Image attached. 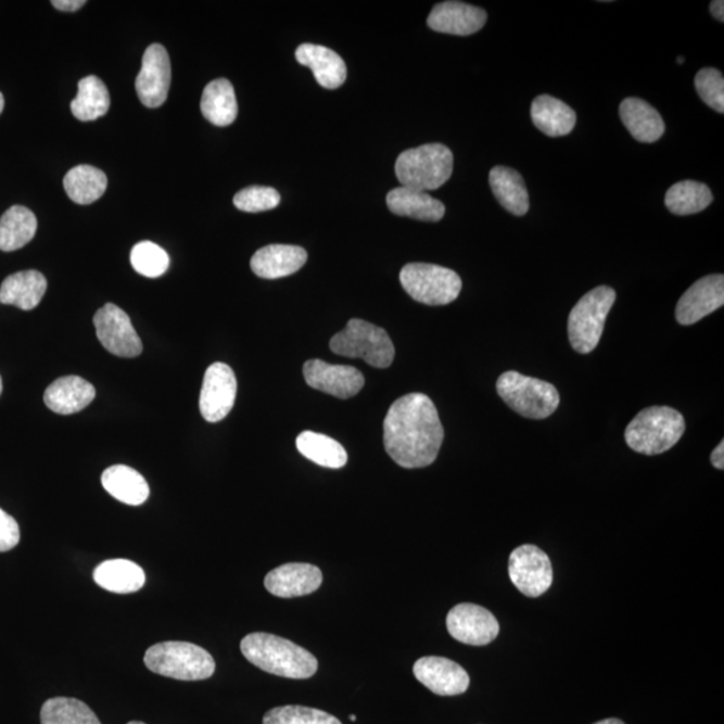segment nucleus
<instances>
[{"label": "nucleus", "mask_w": 724, "mask_h": 724, "mask_svg": "<svg viewBox=\"0 0 724 724\" xmlns=\"http://www.w3.org/2000/svg\"><path fill=\"white\" fill-rule=\"evenodd\" d=\"M38 228L37 216L23 205H13L0 218V251H11L25 247L36 237Z\"/></svg>", "instance_id": "obj_31"}, {"label": "nucleus", "mask_w": 724, "mask_h": 724, "mask_svg": "<svg viewBox=\"0 0 724 724\" xmlns=\"http://www.w3.org/2000/svg\"><path fill=\"white\" fill-rule=\"evenodd\" d=\"M307 261L305 249L290 244H270L256 251L251 258V270L264 279H278L293 276L304 267Z\"/></svg>", "instance_id": "obj_20"}, {"label": "nucleus", "mask_w": 724, "mask_h": 724, "mask_svg": "<svg viewBox=\"0 0 724 724\" xmlns=\"http://www.w3.org/2000/svg\"><path fill=\"white\" fill-rule=\"evenodd\" d=\"M511 583L522 595L535 598L543 596L552 584L550 558L534 545H522L509 558Z\"/></svg>", "instance_id": "obj_10"}, {"label": "nucleus", "mask_w": 724, "mask_h": 724, "mask_svg": "<svg viewBox=\"0 0 724 724\" xmlns=\"http://www.w3.org/2000/svg\"><path fill=\"white\" fill-rule=\"evenodd\" d=\"M677 64H681V65L684 64V59H683V56H679V59H677Z\"/></svg>", "instance_id": "obj_48"}, {"label": "nucleus", "mask_w": 724, "mask_h": 724, "mask_svg": "<svg viewBox=\"0 0 724 724\" xmlns=\"http://www.w3.org/2000/svg\"><path fill=\"white\" fill-rule=\"evenodd\" d=\"M4 110V97L2 93H0V113H2Z\"/></svg>", "instance_id": "obj_46"}, {"label": "nucleus", "mask_w": 724, "mask_h": 724, "mask_svg": "<svg viewBox=\"0 0 724 724\" xmlns=\"http://www.w3.org/2000/svg\"><path fill=\"white\" fill-rule=\"evenodd\" d=\"M94 327L101 345L114 356L134 358L141 355L142 342L129 316L118 306L106 304L96 313Z\"/></svg>", "instance_id": "obj_11"}, {"label": "nucleus", "mask_w": 724, "mask_h": 724, "mask_svg": "<svg viewBox=\"0 0 724 724\" xmlns=\"http://www.w3.org/2000/svg\"><path fill=\"white\" fill-rule=\"evenodd\" d=\"M67 196L77 204H91L104 195L107 178L101 169L91 165H77L68 170L64 179Z\"/></svg>", "instance_id": "obj_34"}, {"label": "nucleus", "mask_w": 724, "mask_h": 724, "mask_svg": "<svg viewBox=\"0 0 724 724\" xmlns=\"http://www.w3.org/2000/svg\"><path fill=\"white\" fill-rule=\"evenodd\" d=\"M454 155L443 144H424L401 153L395 173L402 187L429 192L437 190L452 178Z\"/></svg>", "instance_id": "obj_4"}, {"label": "nucleus", "mask_w": 724, "mask_h": 724, "mask_svg": "<svg viewBox=\"0 0 724 724\" xmlns=\"http://www.w3.org/2000/svg\"><path fill=\"white\" fill-rule=\"evenodd\" d=\"M487 13L463 2H443L432 9L427 25L433 31L467 37L482 30Z\"/></svg>", "instance_id": "obj_18"}, {"label": "nucleus", "mask_w": 724, "mask_h": 724, "mask_svg": "<svg viewBox=\"0 0 724 724\" xmlns=\"http://www.w3.org/2000/svg\"><path fill=\"white\" fill-rule=\"evenodd\" d=\"M299 64L310 67L322 88L339 89L346 81L347 68L344 60L335 51L325 46L304 43L295 50Z\"/></svg>", "instance_id": "obj_21"}, {"label": "nucleus", "mask_w": 724, "mask_h": 724, "mask_svg": "<svg viewBox=\"0 0 724 724\" xmlns=\"http://www.w3.org/2000/svg\"><path fill=\"white\" fill-rule=\"evenodd\" d=\"M42 724H101L88 704L73 698H53L41 710Z\"/></svg>", "instance_id": "obj_36"}, {"label": "nucleus", "mask_w": 724, "mask_h": 724, "mask_svg": "<svg viewBox=\"0 0 724 724\" xmlns=\"http://www.w3.org/2000/svg\"><path fill=\"white\" fill-rule=\"evenodd\" d=\"M384 447L403 469H423L436 460L444 439L437 409L424 393L397 398L384 420Z\"/></svg>", "instance_id": "obj_1"}, {"label": "nucleus", "mask_w": 724, "mask_h": 724, "mask_svg": "<svg viewBox=\"0 0 724 724\" xmlns=\"http://www.w3.org/2000/svg\"><path fill=\"white\" fill-rule=\"evenodd\" d=\"M3 392V383H2V378H0V396H2Z\"/></svg>", "instance_id": "obj_47"}, {"label": "nucleus", "mask_w": 724, "mask_h": 724, "mask_svg": "<svg viewBox=\"0 0 724 724\" xmlns=\"http://www.w3.org/2000/svg\"><path fill=\"white\" fill-rule=\"evenodd\" d=\"M595 724H625L623 721L615 720V717H609V720H604Z\"/></svg>", "instance_id": "obj_45"}, {"label": "nucleus", "mask_w": 724, "mask_h": 724, "mask_svg": "<svg viewBox=\"0 0 724 724\" xmlns=\"http://www.w3.org/2000/svg\"><path fill=\"white\" fill-rule=\"evenodd\" d=\"M264 724H342L322 710L304 706H282L266 712Z\"/></svg>", "instance_id": "obj_38"}, {"label": "nucleus", "mask_w": 724, "mask_h": 724, "mask_svg": "<svg viewBox=\"0 0 724 724\" xmlns=\"http://www.w3.org/2000/svg\"><path fill=\"white\" fill-rule=\"evenodd\" d=\"M710 11L715 20L720 22L724 21V2H722V0H714V2H711Z\"/></svg>", "instance_id": "obj_44"}, {"label": "nucleus", "mask_w": 724, "mask_h": 724, "mask_svg": "<svg viewBox=\"0 0 724 724\" xmlns=\"http://www.w3.org/2000/svg\"><path fill=\"white\" fill-rule=\"evenodd\" d=\"M21 532L18 522L8 512L0 509V552L14 549L20 544Z\"/></svg>", "instance_id": "obj_41"}, {"label": "nucleus", "mask_w": 724, "mask_h": 724, "mask_svg": "<svg viewBox=\"0 0 724 724\" xmlns=\"http://www.w3.org/2000/svg\"><path fill=\"white\" fill-rule=\"evenodd\" d=\"M241 651L251 664L288 679H309L318 670V660L307 649L264 632L244 637Z\"/></svg>", "instance_id": "obj_2"}, {"label": "nucleus", "mask_w": 724, "mask_h": 724, "mask_svg": "<svg viewBox=\"0 0 724 724\" xmlns=\"http://www.w3.org/2000/svg\"><path fill=\"white\" fill-rule=\"evenodd\" d=\"M130 264L141 276L158 278L169 269V256L158 244L145 241L137 243L132 249Z\"/></svg>", "instance_id": "obj_37"}, {"label": "nucleus", "mask_w": 724, "mask_h": 724, "mask_svg": "<svg viewBox=\"0 0 724 724\" xmlns=\"http://www.w3.org/2000/svg\"><path fill=\"white\" fill-rule=\"evenodd\" d=\"M724 304V277L707 276L695 282L683 294L676 306V319L681 325H694L721 309Z\"/></svg>", "instance_id": "obj_17"}, {"label": "nucleus", "mask_w": 724, "mask_h": 724, "mask_svg": "<svg viewBox=\"0 0 724 724\" xmlns=\"http://www.w3.org/2000/svg\"><path fill=\"white\" fill-rule=\"evenodd\" d=\"M712 192L703 182L684 180L676 182L666 192V208L675 215H694L702 213L712 203Z\"/></svg>", "instance_id": "obj_35"}, {"label": "nucleus", "mask_w": 724, "mask_h": 724, "mask_svg": "<svg viewBox=\"0 0 724 724\" xmlns=\"http://www.w3.org/2000/svg\"><path fill=\"white\" fill-rule=\"evenodd\" d=\"M170 61L164 46L153 43L142 56V66L136 78L137 96L147 107L162 106L170 87Z\"/></svg>", "instance_id": "obj_14"}, {"label": "nucleus", "mask_w": 724, "mask_h": 724, "mask_svg": "<svg viewBox=\"0 0 724 724\" xmlns=\"http://www.w3.org/2000/svg\"><path fill=\"white\" fill-rule=\"evenodd\" d=\"M532 119L541 132L550 137L567 136L575 127V112L551 96H539L532 104Z\"/></svg>", "instance_id": "obj_27"}, {"label": "nucleus", "mask_w": 724, "mask_h": 724, "mask_svg": "<svg viewBox=\"0 0 724 724\" xmlns=\"http://www.w3.org/2000/svg\"><path fill=\"white\" fill-rule=\"evenodd\" d=\"M51 4H53L56 10L74 13V11L81 9L87 2H85V0H53Z\"/></svg>", "instance_id": "obj_42"}, {"label": "nucleus", "mask_w": 724, "mask_h": 724, "mask_svg": "<svg viewBox=\"0 0 724 724\" xmlns=\"http://www.w3.org/2000/svg\"><path fill=\"white\" fill-rule=\"evenodd\" d=\"M447 630L455 640L475 647L487 646L499 635L494 614L470 602L459 604L449 611Z\"/></svg>", "instance_id": "obj_12"}, {"label": "nucleus", "mask_w": 724, "mask_h": 724, "mask_svg": "<svg viewBox=\"0 0 724 724\" xmlns=\"http://www.w3.org/2000/svg\"><path fill=\"white\" fill-rule=\"evenodd\" d=\"M102 486L119 501L129 506L145 504L150 497V486L145 478L128 466H112L101 477Z\"/></svg>", "instance_id": "obj_26"}, {"label": "nucleus", "mask_w": 724, "mask_h": 724, "mask_svg": "<svg viewBox=\"0 0 724 724\" xmlns=\"http://www.w3.org/2000/svg\"><path fill=\"white\" fill-rule=\"evenodd\" d=\"M296 448L306 459L315 461L325 469H342L347 463L345 448L338 441L313 431L300 433Z\"/></svg>", "instance_id": "obj_33"}, {"label": "nucleus", "mask_w": 724, "mask_h": 724, "mask_svg": "<svg viewBox=\"0 0 724 724\" xmlns=\"http://www.w3.org/2000/svg\"><path fill=\"white\" fill-rule=\"evenodd\" d=\"M128 724H145V723H142V722H129Z\"/></svg>", "instance_id": "obj_50"}, {"label": "nucleus", "mask_w": 724, "mask_h": 724, "mask_svg": "<svg viewBox=\"0 0 724 724\" xmlns=\"http://www.w3.org/2000/svg\"><path fill=\"white\" fill-rule=\"evenodd\" d=\"M237 378L231 367L224 363L211 365L204 374L199 407L204 420L218 423L231 412L237 398Z\"/></svg>", "instance_id": "obj_13"}, {"label": "nucleus", "mask_w": 724, "mask_h": 724, "mask_svg": "<svg viewBox=\"0 0 724 724\" xmlns=\"http://www.w3.org/2000/svg\"><path fill=\"white\" fill-rule=\"evenodd\" d=\"M350 720H351L352 722H356V721H357V716H356V715H351V716H350Z\"/></svg>", "instance_id": "obj_49"}, {"label": "nucleus", "mask_w": 724, "mask_h": 724, "mask_svg": "<svg viewBox=\"0 0 724 724\" xmlns=\"http://www.w3.org/2000/svg\"><path fill=\"white\" fill-rule=\"evenodd\" d=\"M414 675L439 697H455L470 687V676L463 666L441 657H425L416 661Z\"/></svg>", "instance_id": "obj_16"}, {"label": "nucleus", "mask_w": 724, "mask_h": 724, "mask_svg": "<svg viewBox=\"0 0 724 724\" xmlns=\"http://www.w3.org/2000/svg\"><path fill=\"white\" fill-rule=\"evenodd\" d=\"M498 395L507 406L523 418L543 420L560 406V393L547 381L529 378L509 370L497 381Z\"/></svg>", "instance_id": "obj_6"}, {"label": "nucleus", "mask_w": 724, "mask_h": 724, "mask_svg": "<svg viewBox=\"0 0 724 724\" xmlns=\"http://www.w3.org/2000/svg\"><path fill=\"white\" fill-rule=\"evenodd\" d=\"M711 463L717 470H724V442L722 441L711 454Z\"/></svg>", "instance_id": "obj_43"}, {"label": "nucleus", "mask_w": 724, "mask_h": 724, "mask_svg": "<svg viewBox=\"0 0 724 724\" xmlns=\"http://www.w3.org/2000/svg\"><path fill=\"white\" fill-rule=\"evenodd\" d=\"M147 669L170 679L196 682L214 675L215 660L204 648L186 642H165L145 652Z\"/></svg>", "instance_id": "obj_5"}, {"label": "nucleus", "mask_w": 724, "mask_h": 724, "mask_svg": "<svg viewBox=\"0 0 724 724\" xmlns=\"http://www.w3.org/2000/svg\"><path fill=\"white\" fill-rule=\"evenodd\" d=\"M281 195L271 187H247L233 196V205L243 213H264L278 207Z\"/></svg>", "instance_id": "obj_39"}, {"label": "nucleus", "mask_w": 724, "mask_h": 724, "mask_svg": "<svg viewBox=\"0 0 724 724\" xmlns=\"http://www.w3.org/2000/svg\"><path fill=\"white\" fill-rule=\"evenodd\" d=\"M94 386L78 376L55 380L45 392L46 407L59 415L81 412L94 401Z\"/></svg>", "instance_id": "obj_22"}, {"label": "nucleus", "mask_w": 724, "mask_h": 724, "mask_svg": "<svg viewBox=\"0 0 724 724\" xmlns=\"http://www.w3.org/2000/svg\"><path fill=\"white\" fill-rule=\"evenodd\" d=\"M619 112L621 122L637 141L649 144V142L658 141L664 135L663 118L648 102L631 97L621 102Z\"/></svg>", "instance_id": "obj_25"}, {"label": "nucleus", "mask_w": 724, "mask_h": 724, "mask_svg": "<svg viewBox=\"0 0 724 724\" xmlns=\"http://www.w3.org/2000/svg\"><path fill=\"white\" fill-rule=\"evenodd\" d=\"M386 205L392 214L421 221H439L446 214L444 204L429 192L410 190L407 187H398L388 192Z\"/></svg>", "instance_id": "obj_24"}, {"label": "nucleus", "mask_w": 724, "mask_h": 724, "mask_svg": "<svg viewBox=\"0 0 724 724\" xmlns=\"http://www.w3.org/2000/svg\"><path fill=\"white\" fill-rule=\"evenodd\" d=\"M111 106L110 90L99 77L88 76L78 82V93L71 110L79 122H96L104 117Z\"/></svg>", "instance_id": "obj_32"}, {"label": "nucleus", "mask_w": 724, "mask_h": 724, "mask_svg": "<svg viewBox=\"0 0 724 724\" xmlns=\"http://www.w3.org/2000/svg\"><path fill=\"white\" fill-rule=\"evenodd\" d=\"M490 187L501 207L512 215L528 214L530 203L528 188L520 173L509 167H494L490 173Z\"/></svg>", "instance_id": "obj_29"}, {"label": "nucleus", "mask_w": 724, "mask_h": 724, "mask_svg": "<svg viewBox=\"0 0 724 724\" xmlns=\"http://www.w3.org/2000/svg\"><path fill=\"white\" fill-rule=\"evenodd\" d=\"M48 290V281L42 272L27 270L11 274L0 287V304L13 305L21 310H33L41 304Z\"/></svg>", "instance_id": "obj_23"}, {"label": "nucleus", "mask_w": 724, "mask_h": 724, "mask_svg": "<svg viewBox=\"0 0 724 724\" xmlns=\"http://www.w3.org/2000/svg\"><path fill=\"white\" fill-rule=\"evenodd\" d=\"M322 584V572L310 563H284L266 575L265 586L271 595L294 598L310 595Z\"/></svg>", "instance_id": "obj_19"}, {"label": "nucleus", "mask_w": 724, "mask_h": 724, "mask_svg": "<svg viewBox=\"0 0 724 724\" xmlns=\"http://www.w3.org/2000/svg\"><path fill=\"white\" fill-rule=\"evenodd\" d=\"M330 350L339 356L363 358L370 367L379 369L391 367L395 358L390 334L357 318H352L346 328L330 340Z\"/></svg>", "instance_id": "obj_7"}, {"label": "nucleus", "mask_w": 724, "mask_h": 724, "mask_svg": "<svg viewBox=\"0 0 724 724\" xmlns=\"http://www.w3.org/2000/svg\"><path fill=\"white\" fill-rule=\"evenodd\" d=\"M205 119L216 127H228L238 116L236 90L226 78L215 79L205 87L201 101Z\"/></svg>", "instance_id": "obj_30"}, {"label": "nucleus", "mask_w": 724, "mask_h": 724, "mask_svg": "<svg viewBox=\"0 0 724 724\" xmlns=\"http://www.w3.org/2000/svg\"><path fill=\"white\" fill-rule=\"evenodd\" d=\"M402 287L416 302L429 306L452 304L461 292L454 270L431 264H408L401 271Z\"/></svg>", "instance_id": "obj_9"}, {"label": "nucleus", "mask_w": 724, "mask_h": 724, "mask_svg": "<svg viewBox=\"0 0 724 724\" xmlns=\"http://www.w3.org/2000/svg\"><path fill=\"white\" fill-rule=\"evenodd\" d=\"M614 301L615 292L612 288L598 287L573 307L568 319V334L575 352L588 355L596 350Z\"/></svg>", "instance_id": "obj_8"}, {"label": "nucleus", "mask_w": 724, "mask_h": 724, "mask_svg": "<svg viewBox=\"0 0 724 724\" xmlns=\"http://www.w3.org/2000/svg\"><path fill=\"white\" fill-rule=\"evenodd\" d=\"M304 376L307 385L344 401L356 396L365 385L360 370L350 365L309 360L304 365Z\"/></svg>", "instance_id": "obj_15"}, {"label": "nucleus", "mask_w": 724, "mask_h": 724, "mask_svg": "<svg viewBox=\"0 0 724 724\" xmlns=\"http://www.w3.org/2000/svg\"><path fill=\"white\" fill-rule=\"evenodd\" d=\"M96 584L117 595L139 592L145 584V573L129 560H110L100 563L93 573Z\"/></svg>", "instance_id": "obj_28"}, {"label": "nucleus", "mask_w": 724, "mask_h": 724, "mask_svg": "<svg viewBox=\"0 0 724 724\" xmlns=\"http://www.w3.org/2000/svg\"><path fill=\"white\" fill-rule=\"evenodd\" d=\"M695 88L704 104L717 113L724 112V79L716 68L704 67L695 77Z\"/></svg>", "instance_id": "obj_40"}, {"label": "nucleus", "mask_w": 724, "mask_h": 724, "mask_svg": "<svg viewBox=\"0 0 724 724\" xmlns=\"http://www.w3.org/2000/svg\"><path fill=\"white\" fill-rule=\"evenodd\" d=\"M684 431L686 420L676 409L651 407L642 410L626 427L625 441L638 454L660 455L674 447Z\"/></svg>", "instance_id": "obj_3"}]
</instances>
